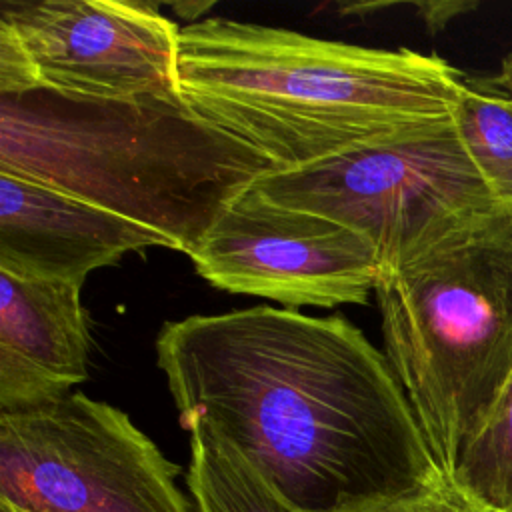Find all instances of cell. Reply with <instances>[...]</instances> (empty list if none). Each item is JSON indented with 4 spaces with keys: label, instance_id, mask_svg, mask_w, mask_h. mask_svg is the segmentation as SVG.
Listing matches in <instances>:
<instances>
[{
    "label": "cell",
    "instance_id": "4fadbf2b",
    "mask_svg": "<svg viewBox=\"0 0 512 512\" xmlns=\"http://www.w3.org/2000/svg\"><path fill=\"white\" fill-rule=\"evenodd\" d=\"M450 480L488 512H512V374Z\"/></svg>",
    "mask_w": 512,
    "mask_h": 512
},
{
    "label": "cell",
    "instance_id": "7c38bea8",
    "mask_svg": "<svg viewBox=\"0 0 512 512\" xmlns=\"http://www.w3.org/2000/svg\"><path fill=\"white\" fill-rule=\"evenodd\" d=\"M454 120L498 204L512 216V96L490 76L466 74Z\"/></svg>",
    "mask_w": 512,
    "mask_h": 512
},
{
    "label": "cell",
    "instance_id": "52a82bcc",
    "mask_svg": "<svg viewBox=\"0 0 512 512\" xmlns=\"http://www.w3.org/2000/svg\"><path fill=\"white\" fill-rule=\"evenodd\" d=\"M178 34L152 2L2 0L0 96L178 98Z\"/></svg>",
    "mask_w": 512,
    "mask_h": 512
},
{
    "label": "cell",
    "instance_id": "5bb4252c",
    "mask_svg": "<svg viewBox=\"0 0 512 512\" xmlns=\"http://www.w3.org/2000/svg\"><path fill=\"white\" fill-rule=\"evenodd\" d=\"M354 512H488L470 496H466L452 480L444 484L394 500L376 502L372 506H364Z\"/></svg>",
    "mask_w": 512,
    "mask_h": 512
},
{
    "label": "cell",
    "instance_id": "7a4b0ae2",
    "mask_svg": "<svg viewBox=\"0 0 512 512\" xmlns=\"http://www.w3.org/2000/svg\"><path fill=\"white\" fill-rule=\"evenodd\" d=\"M176 76L190 110L276 172L384 146L454 118L466 82L436 54L218 16L180 28Z\"/></svg>",
    "mask_w": 512,
    "mask_h": 512
},
{
    "label": "cell",
    "instance_id": "2e32d148",
    "mask_svg": "<svg viewBox=\"0 0 512 512\" xmlns=\"http://www.w3.org/2000/svg\"><path fill=\"white\" fill-rule=\"evenodd\" d=\"M490 80L498 90L512 96V50L502 58V64H500L498 72L492 74Z\"/></svg>",
    "mask_w": 512,
    "mask_h": 512
},
{
    "label": "cell",
    "instance_id": "8992f818",
    "mask_svg": "<svg viewBox=\"0 0 512 512\" xmlns=\"http://www.w3.org/2000/svg\"><path fill=\"white\" fill-rule=\"evenodd\" d=\"M178 474L126 412L82 392L0 412V500L18 512H192Z\"/></svg>",
    "mask_w": 512,
    "mask_h": 512
},
{
    "label": "cell",
    "instance_id": "8fae6325",
    "mask_svg": "<svg viewBox=\"0 0 512 512\" xmlns=\"http://www.w3.org/2000/svg\"><path fill=\"white\" fill-rule=\"evenodd\" d=\"M186 484L196 512H300L240 452L200 422L190 424Z\"/></svg>",
    "mask_w": 512,
    "mask_h": 512
},
{
    "label": "cell",
    "instance_id": "9c48e42d",
    "mask_svg": "<svg viewBox=\"0 0 512 512\" xmlns=\"http://www.w3.org/2000/svg\"><path fill=\"white\" fill-rule=\"evenodd\" d=\"M152 246L168 242L52 186L0 172V270L82 284L92 270Z\"/></svg>",
    "mask_w": 512,
    "mask_h": 512
},
{
    "label": "cell",
    "instance_id": "3957f363",
    "mask_svg": "<svg viewBox=\"0 0 512 512\" xmlns=\"http://www.w3.org/2000/svg\"><path fill=\"white\" fill-rule=\"evenodd\" d=\"M0 172L52 186L190 254L220 214L276 172L184 100L0 96Z\"/></svg>",
    "mask_w": 512,
    "mask_h": 512
},
{
    "label": "cell",
    "instance_id": "5b68a950",
    "mask_svg": "<svg viewBox=\"0 0 512 512\" xmlns=\"http://www.w3.org/2000/svg\"><path fill=\"white\" fill-rule=\"evenodd\" d=\"M254 188L366 236L382 276L506 214L454 118L318 166L270 172Z\"/></svg>",
    "mask_w": 512,
    "mask_h": 512
},
{
    "label": "cell",
    "instance_id": "ba28073f",
    "mask_svg": "<svg viewBox=\"0 0 512 512\" xmlns=\"http://www.w3.org/2000/svg\"><path fill=\"white\" fill-rule=\"evenodd\" d=\"M212 286L286 308L362 306L382 278L376 246L326 216L242 192L188 254Z\"/></svg>",
    "mask_w": 512,
    "mask_h": 512
},
{
    "label": "cell",
    "instance_id": "30bf717a",
    "mask_svg": "<svg viewBox=\"0 0 512 512\" xmlns=\"http://www.w3.org/2000/svg\"><path fill=\"white\" fill-rule=\"evenodd\" d=\"M82 284L0 270V412L56 402L88 378Z\"/></svg>",
    "mask_w": 512,
    "mask_h": 512
},
{
    "label": "cell",
    "instance_id": "6da1fadb",
    "mask_svg": "<svg viewBox=\"0 0 512 512\" xmlns=\"http://www.w3.org/2000/svg\"><path fill=\"white\" fill-rule=\"evenodd\" d=\"M158 368L296 510L354 512L448 478L386 358L344 316L252 306L166 322Z\"/></svg>",
    "mask_w": 512,
    "mask_h": 512
},
{
    "label": "cell",
    "instance_id": "9a60e30c",
    "mask_svg": "<svg viewBox=\"0 0 512 512\" xmlns=\"http://www.w3.org/2000/svg\"><path fill=\"white\" fill-rule=\"evenodd\" d=\"M476 8V2H426V4H418L420 16L424 20V24L428 26L430 32H438L442 30L450 20H454L456 16L470 12Z\"/></svg>",
    "mask_w": 512,
    "mask_h": 512
},
{
    "label": "cell",
    "instance_id": "277c9868",
    "mask_svg": "<svg viewBox=\"0 0 512 512\" xmlns=\"http://www.w3.org/2000/svg\"><path fill=\"white\" fill-rule=\"evenodd\" d=\"M384 354L450 480L512 374V216L376 286Z\"/></svg>",
    "mask_w": 512,
    "mask_h": 512
},
{
    "label": "cell",
    "instance_id": "e0dca14e",
    "mask_svg": "<svg viewBox=\"0 0 512 512\" xmlns=\"http://www.w3.org/2000/svg\"><path fill=\"white\" fill-rule=\"evenodd\" d=\"M0 512H18V510H14L10 504H6V502L0 500Z\"/></svg>",
    "mask_w": 512,
    "mask_h": 512
}]
</instances>
